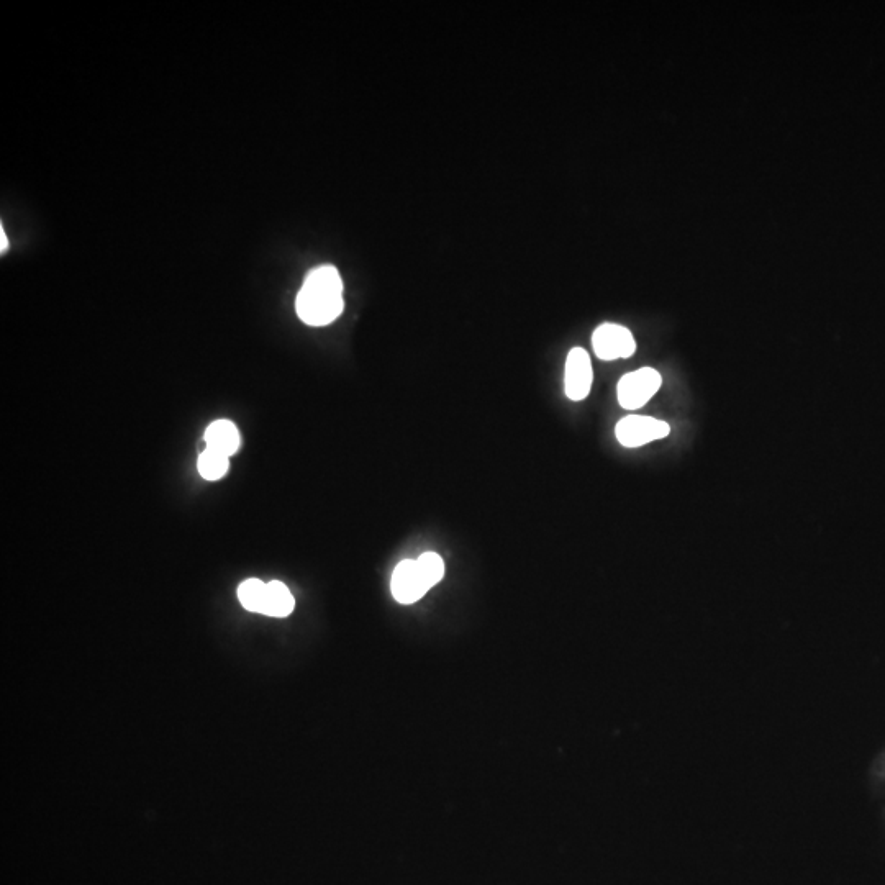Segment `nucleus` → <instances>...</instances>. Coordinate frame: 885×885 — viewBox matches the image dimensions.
Wrapping results in <instances>:
<instances>
[{
    "instance_id": "6e6552de",
    "label": "nucleus",
    "mask_w": 885,
    "mask_h": 885,
    "mask_svg": "<svg viewBox=\"0 0 885 885\" xmlns=\"http://www.w3.org/2000/svg\"><path fill=\"white\" fill-rule=\"evenodd\" d=\"M295 607V600L292 597L291 590L287 589L286 584L279 581L269 582L266 586V597H264L263 615L269 617L282 618L291 615Z\"/></svg>"
},
{
    "instance_id": "f8f14e48",
    "label": "nucleus",
    "mask_w": 885,
    "mask_h": 885,
    "mask_svg": "<svg viewBox=\"0 0 885 885\" xmlns=\"http://www.w3.org/2000/svg\"><path fill=\"white\" fill-rule=\"evenodd\" d=\"M0 238H2V253L9 248V240L5 238L4 228H0Z\"/></svg>"
},
{
    "instance_id": "39448f33",
    "label": "nucleus",
    "mask_w": 885,
    "mask_h": 885,
    "mask_svg": "<svg viewBox=\"0 0 885 885\" xmlns=\"http://www.w3.org/2000/svg\"><path fill=\"white\" fill-rule=\"evenodd\" d=\"M592 381L594 373L589 353L582 348H572L566 359V371H564V391L568 399L574 402L587 399L592 389Z\"/></svg>"
},
{
    "instance_id": "1a4fd4ad",
    "label": "nucleus",
    "mask_w": 885,
    "mask_h": 885,
    "mask_svg": "<svg viewBox=\"0 0 885 885\" xmlns=\"http://www.w3.org/2000/svg\"><path fill=\"white\" fill-rule=\"evenodd\" d=\"M228 468H230L228 456L214 450H207V448L200 453L199 461H197V469L205 481L222 479L227 474Z\"/></svg>"
},
{
    "instance_id": "423d86ee",
    "label": "nucleus",
    "mask_w": 885,
    "mask_h": 885,
    "mask_svg": "<svg viewBox=\"0 0 885 885\" xmlns=\"http://www.w3.org/2000/svg\"><path fill=\"white\" fill-rule=\"evenodd\" d=\"M391 590L394 599L404 605L415 604L427 594L430 587L420 574L417 559H404L397 564L392 574Z\"/></svg>"
},
{
    "instance_id": "f03ea898",
    "label": "nucleus",
    "mask_w": 885,
    "mask_h": 885,
    "mask_svg": "<svg viewBox=\"0 0 885 885\" xmlns=\"http://www.w3.org/2000/svg\"><path fill=\"white\" fill-rule=\"evenodd\" d=\"M663 384V377L653 368H641L625 374L617 387L618 402L623 409L638 410L645 407Z\"/></svg>"
},
{
    "instance_id": "20e7f679",
    "label": "nucleus",
    "mask_w": 885,
    "mask_h": 885,
    "mask_svg": "<svg viewBox=\"0 0 885 885\" xmlns=\"http://www.w3.org/2000/svg\"><path fill=\"white\" fill-rule=\"evenodd\" d=\"M592 346L602 361L631 358L636 351V341L630 330L617 323L600 325L592 336Z\"/></svg>"
},
{
    "instance_id": "7ed1b4c3",
    "label": "nucleus",
    "mask_w": 885,
    "mask_h": 885,
    "mask_svg": "<svg viewBox=\"0 0 885 885\" xmlns=\"http://www.w3.org/2000/svg\"><path fill=\"white\" fill-rule=\"evenodd\" d=\"M671 433L669 423L643 415H628L617 423L615 435L625 448H640L651 441L666 438Z\"/></svg>"
},
{
    "instance_id": "0eeeda50",
    "label": "nucleus",
    "mask_w": 885,
    "mask_h": 885,
    "mask_svg": "<svg viewBox=\"0 0 885 885\" xmlns=\"http://www.w3.org/2000/svg\"><path fill=\"white\" fill-rule=\"evenodd\" d=\"M204 440L207 450L225 454L228 458L238 451L241 443L240 432L230 420H217L209 425L205 430Z\"/></svg>"
},
{
    "instance_id": "9d476101",
    "label": "nucleus",
    "mask_w": 885,
    "mask_h": 885,
    "mask_svg": "<svg viewBox=\"0 0 885 885\" xmlns=\"http://www.w3.org/2000/svg\"><path fill=\"white\" fill-rule=\"evenodd\" d=\"M266 586H268V584H264V582L259 581V579H248V581L243 582V584L238 587V599H240L241 605H243L246 610H250V612H263Z\"/></svg>"
},
{
    "instance_id": "9b49d317",
    "label": "nucleus",
    "mask_w": 885,
    "mask_h": 885,
    "mask_svg": "<svg viewBox=\"0 0 885 885\" xmlns=\"http://www.w3.org/2000/svg\"><path fill=\"white\" fill-rule=\"evenodd\" d=\"M417 566L430 589L445 577V563H443L440 554L423 553L417 559Z\"/></svg>"
},
{
    "instance_id": "f257e3e1",
    "label": "nucleus",
    "mask_w": 885,
    "mask_h": 885,
    "mask_svg": "<svg viewBox=\"0 0 885 885\" xmlns=\"http://www.w3.org/2000/svg\"><path fill=\"white\" fill-rule=\"evenodd\" d=\"M345 309L343 281L335 266H318L305 277L295 299V310L310 327H325L335 322Z\"/></svg>"
}]
</instances>
